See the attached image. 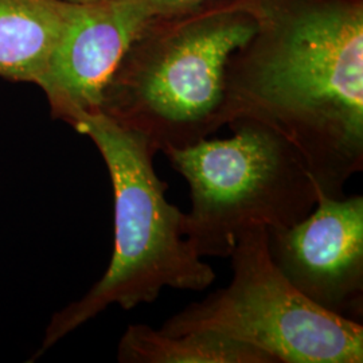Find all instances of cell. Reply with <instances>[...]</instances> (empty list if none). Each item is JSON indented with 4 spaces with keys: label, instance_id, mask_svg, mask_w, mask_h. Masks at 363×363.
Segmentation results:
<instances>
[{
    "label": "cell",
    "instance_id": "1",
    "mask_svg": "<svg viewBox=\"0 0 363 363\" xmlns=\"http://www.w3.org/2000/svg\"><path fill=\"white\" fill-rule=\"evenodd\" d=\"M256 30L225 72L223 127L255 121L345 196L363 169V0H240Z\"/></svg>",
    "mask_w": 363,
    "mask_h": 363
},
{
    "label": "cell",
    "instance_id": "2",
    "mask_svg": "<svg viewBox=\"0 0 363 363\" xmlns=\"http://www.w3.org/2000/svg\"><path fill=\"white\" fill-rule=\"evenodd\" d=\"M255 30L240 0L154 13L108 82L99 112L156 152L208 139L223 127L228 61Z\"/></svg>",
    "mask_w": 363,
    "mask_h": 363
},
{
    "label": "cell",
    "instance_id": "3",
    "mask_svg": "<svg viewBox=\"0 0 363 363\" xmlns=\"http://www.w3.org/2000/svg\"><path fill=\"white\" fill-rule=\"evenodd\" d=\"M70 125L91 139L109 172L115 247L89 292L52 315L34 358L112 304L132 310L154 303L164 288L203 291L216 280L214 269L183 234L184 213L166 198L169 184L156 174L150 142L101 112L81 115Z\"/></svg>",
    "mask_w": 363,
    "mask_h": 363
},
{
    "label": "cell",
    "instance_id": "4",
    "mask_svg": "<svg viewBox=\"0 0 363 363\" xmlns=\"http://www.w3.org/2000/svg\"><path fill=\"white\" fill-rule=\"evenodd\" d=\"M228 127L232 138L163 151L190 186L183 234L202 259L229 257L238 234L250 226L279 229L306 218L320 193L281 135L255 121Z\"/></svg>",
    "mask_w": 363,
    "mask_h": 363
},
{
    "label": "cell",
    "instance_id": "5",
    "mask_svg": "<svg viewBox=\"0 0 363 363\" xmlns=\"http://www.w3.org/2000/svg\"><path fill=\"white\" fill-rule=\"evenodd\" d=\"M226 288L171 316L162 333L208 330L271 355L276 363H362L363 325L316 306L274 265L265 226L238 234Z\"/></svg>",
    "mask_w": 363,
    "mask_h": 363
},
{
    "label": "cell",
    "instance_id": "6",
    "mask_svg": "<svg viewBox=\"0 0 363 363\" xmlns=\"http://www.w3.org/2000/svg\"><path fill=\"white\" fill-rule=\"evenodd\" d=\"M268 250L286 280L337 316L363 318V196H327L288 228L267 229Z\"/></svg>",
    "mask_w": 363,
    "mask_h": 363
},
{
    "label": "cell",
    "instance_id": "7",
    "mask_svg": "<svg viewBox=\"0 0 363 363\" xmlns=\"http://www.w3.org/2000/svg\"><path fill=\"white\" fill-rule=\"evenodd\" d=\"M156 13L148 0L70 4L65 27L37 86L52 117L69 125L100 111L103 93L133 39Z\"/></svg>",
    "mask_w": 363,
    "mask_h": 363
},
{
    "label": "cell",
    "instance_id": "8",
    "mask_svg": "<svg viewBox=\"0 0 363 363\" xmlns=\"http://www.w3.org/2000/svg\"><path fill=\"white\" fill-rule=\"evenodd\" d=\"M69 9L57 0H0V77L37 84Z\"/></svg>",
    "mask_w": 363,
    "mask_h": 363
},
{
    "label": "cell",
    "instance_id": "9",
    "mask_svg": "<svg viewBox=\"0 0 363 363\" xmlns=\"http://www.w3.org/2000/svg\"><path fill=\"white\" fill-rule=\"evenodd\" d=\"M121 363H276L271 355L218 333L199 330L171 335L133 325L120 339Z\"/></svg>",
    "mask_w": 363,
    "mask_h": 363
},
{
    "label": "cell",
    "instance_id": "10",
    "mask_svg": "<svg viewBox=\"0 0 363 363\" xmlns=\"http://www.w3.org/2000/svg\"><path fill=\"white\" fill-rule=\"evenodd\" d=\"M148 1L155 9L156 13H163V11H171V10L195 6L205 0H148Z\"/></svg>",
    "mask_w": 363,
    "mask_h": 363
},
{
    "label": "cell",
    "instance_id": "11",
    "mask_svg": "<svg viewBox=\"0 0 363 363\" xmlns=\"http://www.w3.org/2000/svg\"><path fill=\"white\" fill-rule=\"evenodd\" d=\"M57 1L69 3V4H89V3H97V1H103V0H57Z\"/></svg>",
    "mask_w": 363,
    "mask_h": 363
}]
</instances>
